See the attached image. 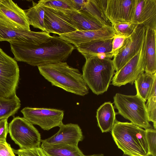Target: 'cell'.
Returning <instances> with one entry per match:
<instances>
[{
  "label": "cell",
  "mask_w": 156,
  "mask_h": 156,
  "mask_svg": "<svg viewBox=\"0 0 156 156\" xmlns=\"http://www.w3.org/2000/svg\"><path fill=\"white\" fill-rule=\"evenodd\" d=\"M9 42L16 61L38 67L64 62L75 49L72 44L55 35L38 45L20 42Z\"/></svg>",
  "instance_id": "cell-1"
},
{
  "label": "cell",
  "mask_w": 156,
  "mask_h": 156,
  "mask_svg": "<svg viewBox=\"0 0 156 156\" xmlns=\"http://www.w3.org/2000/svg\"><path fill=\"white\" fill-rule=\"evenodd\" d=\"M40 74L53 86L71 93L83 96L89 88L78 69L66 62L49 64L38 67Z\"/></svg>",
  "instance_id": "cell-2"
},
{
  "label": "cell",
  "mask_w": 156,
  "mask_h": 156,
  "mask_svg": "<svg viewBox=\"0 0 156 156\" xmlns=\"http://www.w3.org/2000/svg\"><path fill=\"white\" fill-rule=\"evenodd\" d=\"M111 131L118 148L128 156H146L148 150L145 129L131 122L116 120Z\"/></svg>",
  "instance_id": "cell-3"
},
{
  "label": "cell",
  "mask_w": 156,
  "mask_h": 156,
  "mask_svg": "<svg viewBox=\"0 0 156 156\" xmlns=\"http://www.w3.org/2000/svg\"><path fill=\"white\" fill-rule=\"evenodd\" d=\"M115 71L111 59L92 57L86 59L82 75L87 87L98 95L107 90Z\"/></svg>",
  "instance_id": "cell-4"
},
{
  "label": "cell",
  "mask_w": 156,
  "mask_h": 156,
  "mask_svg": "<svg viewBox=\"0 0 156 156\" xmlns=\"http://www.w3.org/2000/svg\"><path fill=\"white\" fill-rule=\"evenodd\" d=\"M113 100L118 114L145 129L152 128L148 120L145 102L140 97L117 93Z\"/></svg>",
  "instance_id": "cell-5"
},
{
  "label": "cell",
  "mask_w": 156,
  "mask_h": 156,
  "mask_svg": "<svg viewBox=\"0 0 156 156\" xmlns=\"http://www.w3.org/2000/svg\"><path fill=\"white\" fill-rule=\"evenodd\" d=\"M8 133L20 149L40 147V133L33 125L23 117H14L9 124Z\"/></svg>",
  "instance_id": "cell-6"
},
{
  "label": "cell",
  "mask_w": 156,
  "mask_h": 156,
  "mask_svg": "<svg viewBox=\"0 0 156 156\" xmlns=\"http://www.w3.org/2000/svg\"><path fill=\"white\" fill-rule=\"evenodd\" d=\"M19 78L16 61L0 48V97L10 98L16 95Z\"/></svg>",
  "instance_id": "cell-7"
},
{
  "label": "cell",
  "mask_w": 156,
  "mask_h": 156,
  "mask_svg": "<svg viewBox=\"0 0 156 156\" xmlns=\"http://www.w3.org/2000/svg\"><path fill=\"white\" fill-rule=\"evenodd\" d=\"M23 117L33 125L45 130L60 126L63 124L64 112L60 109L26 107L21 111Z\"/></svg>",
  "instance_id": "cell-8"
},
{
  "label": "cell",
  "mask_w": 156,
  "mask_h": 156,
  "mask_svg": "<svg viewBox=\"0 0 156 156\" xmlns=\"http://www.w3.org/2000/svg\"><path fill=\"white\" fill-rule=\"evenodd\" d=\"M146 31L144 26L138 24L131 35L126 38L123 46L112 60L116 72L140 50L144 44Z\"/></svg>",
  "instance_id": "cell-9"
},
{
  "label": "cell",
  "mask_w": 156,
  "mask_h": 156,
  "mask_svg": "<svg viewBox=\"0 0 156 156\" xmlns=\"http://www.w3.org/2000/svg\"><path fill=\"white\" fill-rule=\"evenodd\" d=\"M143 45L138 52L130 59L113 77L112 84L120 87L129 83L133 85L138 76L144 72L145 61Z\"/></svg>",
  "instance_id": "cell-10"
},
{
  "label": "cell",
  "mask_w": 156,
  "mask_h": 156,
  "mask_svg": "<svg viewBox=\"0 0 156 156\" xmlns=\"http://www.w3.org/2000/svg\"><path fill=\"white\" fill-rule=\"evenodd\" d=\"M0 23L9 27L31 30L24 10L11 0H0Z\"/></svg>",
  "instance_id": "cell-11"
},
{
  "label": "cell",
  "mask_w": 156,
  "mask_h": 156,
  "mask_svg": "<svg viewBox=\"0 0 156 156\" xmlns=\"http://www.w3.org/2000/svg\"><path fill=\"white\" fill-rule=\"evenodd\" d=\"M52 36L44 31L35 32L11 28L0 23V41L20 42L39 45Z\"/></svg>",
  "instance_id": "cell-12"
},
{
  "label": "cell",
  "mask_w": 156,
  "mask_h": 156,
  "mask_svg": "<svg viewBox=\"0 0 156 156\" xmlns=\"http://www.w3.org/2000/svg\"><path fill=\"white\" fill-rule=\"evenodd\" d=\"M136 0H107L105 14L113 22H132Z\"/></svg>",
  "instance_id": "cell-13"
},
{
  "label": "cell",
  "mask_w": 156,
  "mask_h": 156,
  "mask_svg": "<svg viewBox=\"0 0 156 156\" xmlns=\"http://www.w3.org/2000/svg\"><path fill=\"white\" fill-rule=\"evenodd\" d=\"M115 35L112 27L105 26L99 30H77L59 35V36L76 47L80 44L93 41L112 38Z\"/></svg>",
  "instance_id": "cell-14"
},
{
  "label": "cell",
  "mask_w": 156,
  "mask_h": 156,
  "mask_svg": "<svg viewBox=\"0 0 156 156\" xmlns=\"http://www.w3.org/2000/svg\"><path fill=\"white\" fill-rule=\"evenodd\" d=\"M59 127V130L56 133L47 139L41 140V142L78 146V143L83 140V136L82 130L77 124H63Z\"/></svg>",
  "instance_id": "cell-15"
},
{
  "label": "cell",
  "mask_w": 156,
  "mask_h": 156,
  "mask_svg": "<svg viewBox=\"0 0 156 156\" xmlns=\"http://www.w3.org/2000/svg\"><path fill=\"white\" fill-rule=\"evenodd\" d=\"M132 22L156 30V0H136Z\"/></svg>",
  "instance_id": "cell-16"
},
{
  "label": "cell",
  "mask_w": 156,
  "mask_h": 156,
  "mask_svg": "<svg viewBox=\"0 0 156 156\" xmlns=\"http://www.w3.org/2000/svg\"><path fill=\"white\" fill-rule=\"evenodd\" d=\"M113 38L93 41L80 44L76 48L85 59L92 57L111 59L113 58L111 53Z\"/></svg>",
  "instance_id": "cell-17"
},
{
  "label": "cell",
  "mask_w": 156,
  "mask_h": 156,
  "mask_svg": "<svg viewBox=\"0 0 156 156\" xmlns=\"http://www.w3.org/2000/svg\"><path fill=\"white\" fill-rule=\"evenodd\" d=\"M45 32L59 35L78 30L74 26L64 20L53 9L45 7Z\"/></svg>",
  "instance_id": "cell-18"
},
{
  "label": "cell",
  "mask_w": 156,
  "mask_h": 156,
  "mask_svg": "<svg viewBox=\"0 0 156 156\" xmlns=\"http://www.w3.org/2000/svg\"><path fill=\"white\" fill-rule=\"evenodd\" d=\"M59 11L63 13L71 21L72 23V22H73L78 30H97L105 27L82 10L77 11L69 10Z\"/></svg>",
  "instance_id": "cell-19"
},
{
  "label": "cell",
  "mask_w": 156,
  "mask_h": 156,
  "mask_svg": "<svg viewBox=\"0 0 156 156\" xmlns=\"http://www.w3.org/2000/svg\"><path fill=\"white\" fill-rule=\"evenodd\" d=\"M145 72L156 73V30L146 28L144 43Z\"/></svg>",
  "instance_id": "cell-20"
},
{
  "label": "cell",
  "mask_w": 156,
  "mask_h": 156,
  "mask_svg": "<svg viewBox=\"0 0 156 156\" xmlns=\"http://www.w3.org/2000/svg\"><path fill=\"white\" fill-rule=\"evenodd\" d=\"M116 114L110 102H105L98 108L96 118L98 126L102 133L111 131L116 120Z\"/></svg>",
  "instance_id": "cell-21"
},
{
  "label": "cell",
  "mask_w": 156,
  "mask_h": 156,
  "mask_svg": "<svg viewBox=\"0 0 156 156\" xmlns=\"http://www.w3.org/2000/svg\"><path fill=\"white\" fill-rule=\"evenodd\" d=\"M40 145L47 156H85L78 146L61 144H47Z\"/></svg>",
  "instance_id": "cell-22"
},
{
  "label": "cell",
  "mask_w": 156,
  "mask_h": 156,
  "mask_svg": "<svg viewBox=\"0 0 156 156\" xmlns=\"http://www.w3.org/2000/svg\"><path fill=\"white\" fill-rule=\"evenodd\" d=\"M107 0H87L81 10L94 18L105 26L112 27L105 14Z\"/></svg>",
  "instance_id": "cell-23"
},
{
  "label": "cell",
  "mask_w": 156,
  "mask_h": 156,
  "mask_svg": "<svg viewBox=\"0 0 156 156\" xmlns=\"http://www.w3.org/2000/svg\"><path fill=\"white\" fill-rule=\"evenodd\" d=\"M156 78V73L152 74L143 72L138 76L134 82L136 95L145 102L148 98L154 79Z\"/></svg>",
  "instance_id": "cell-24"
},
{
  "label": "cell",
  "mask_w": 156,
  "mask_h": 156,
  "mask_svg": "<svg viewBox=\"0 0 156 156\" xmlns=\"http://www.w3.org/2000/svg\"><path fill=\"white\" fill-rule=\"evenodd\" d=\"M32 6L24 10L30 25L45 32L44 16L45 7L38 2L32 1Z\"/></svg>",
  "instance_id": "cell-25"
},
{
  "label": "cell",
  "mask_w": 156,
  "mask_h": 156,
  "mask_svg": "<svg viewBox=\"0 0 156 156\" xmlns=\"http://www.w3.org/2000/svg\"><path fill=\"white\" fill-rule=\"evenodd\" d=\"M20 106V101L16 95L10 98L0 97V120L14 116Z\"/></svg>",
  "instance_id": "cell-26"
},
{
  "label": "cell",
  "mask_w": 156,
  "mask_h": 156,
  "mask_svg": "<svg viewBox=\"0 0 156 156\" xmlns=\"http://www.w3.org/2000/svg\"><path fill=\"white\" fill-rule=\"evenodd\" d=\"M156 78L154 79L150 93L147 100L146 107L148 121L153 123L154 128H156Z\"/></svg>",
  "instance_id": "cell-27"
},
{
  "label": "cell",
  "mask_w": 156,
  "mask_h": 156,
  "mask_svg": "<svg viewBox=\"0 0 156 156\" xmlns=\"http://www.w3.org/2000/svg\"><path fill=\"white\" fill-rule=\"evenodd\" d=\"M111 24L116 35L126 37L131 35L138 25L132 22L125 23L113 22Z\"/></svg>",
  "instance_id": "cell-28"
},
{
  "label": "cell",
  "mask_w": 156,
  "mask_h": 156,
  "mask_svg": "<svg viewBox=\"0 0 156 156\" xmlns=\"http://www.w3.org/2000/svg\"><path fill=\"white\" fill-rule=\"evenodd\" d=\"M45 7L63 11L69 10L76 11L72 6L70 0H41L38 2Z\"/></svg>",
  "instance_id": "cell-29"
},
{
  "label": "cell",
  "mask_w": 156,
  "mask_h": 156,
  "mask_svg": "<svg viewBox=\"0 0 156 156\" xmlns=\"http://www.w3.org/2000/svg\"><path fill=\"white\" fill-rule=\"evenodd\" d=\"M148 154L156 156V131L150 128L145 129Z\"/></svg>",
  "instance_id": "cell-30"
},
{
  "label": "cell",
  "mask_w": 156,
  "mask_h": 156,
  "mask_svg": "<svg viewBox=\"0 0 156 156\" xmlns=\"http://www.w3.org/2000/svg\"><path fill=\"white\" fill-rule=\"evenodd\" d=\"M13 150L18 156H47L40 147L26 149Z\"/></svg>",
  "instance_id": "cell-31"
},
{
  "label": "cell",
  "mask_w": 156,
  "mask_h": 156,
  "mask_svg": "<svg viewBox=\"0 0 156 156\" xmlns=\"http://www.w3.org/2000/svg\"><path fill=\"white\" fill-rule=\"evenodd\" d=\"M124 36L115 35L112 43V49L111 54L113 58L123 46L126 38Z\"/></svg>",
  "instance_id": "cell-32"
},
{
  "label": "cell",
  "mask_w": 156,
  "mask_h": 156,
  "mask_svg": "<svg viewBox=\"0 0 156 156\" xmlns=\"http://www.w3.org/2000/svg\"><path fill=\"white\" fill-rule=\"evenodd\" d=\"M0 156H16L13 149L6 140H0Z\"/></svg>",
  "instance_id": "cell-33"
},
{
  "label": "cell",
  "mask_w": 156,
  "mask_h": 156,
  "mask_svg": "<svg viewBox=\"0 0 156 156\" xmlns=\"http://www.w3.org/2000/svg\"><path fill=\"white\" fill-rule=\"evenodd\" d=\"M9 132L8 119L0 120V140H6Z\"/></svg>",
  "instance_id": "cell-34"
},
{
  "label": "cell",
  "mask_w": 156,
  "mask_h": 156,
  "mask_svg": "<svg viewBox=\"0 0 156 156\" xmlns=\"http://www.w3.org/2000/svg\"><path fill=\"white\" fill-rule=\"evenodd\" d=\"M71 3L76 11L82 9L87 3V0H70Z\"/></svg>",
  "instance_id": "cell-35"
},
{
  "label": "cell",
  "mask_w": 156,
  "mask_h": 156,
  "mask_svg": "<svg viewBox=\"0 0 156 156\" xmlns=\"http://www.w3.org/2000/svg\"><path fill=\"white\" fill-rule=\"evenodd\" d=\"M85 156H104V155L102 154H92V155H85ZM122 156H128L123 154Z\"/></svg>",
  "instance_id": "cell-36"
},
{
  "label": "cell",
  "mask_w": 156,
  "mask_h": 156,
  "mask_svg": "<svg viewBox=\"0 0 156 156\" xmlns=\"http://www.w3.org/2000/svg\"><path fill=\"white\" fill-rule=\"evenodd\" d=\"M146 156H154L152 154H148Z\"/></svg>",
  "instance_id": "cell-37"
}]
</instances>
